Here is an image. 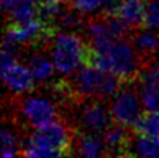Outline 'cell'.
Here are the masks:
<instances>
[{"mask_svg": "<svg viewBox=\"0 0 159 158\" xmlns=\"http://www.w3.org/2000/svg\"><path fill=\"white\" fill-rule=\"evenodd\" d=\"M88 42H84L77 34H57L53 39L52 60L56 70L63 74H71L84 64V55Z\"/></svg>", "mask_w": 159, "mask_h": 158, "instance_id": "obj_1", "label": "cell"}, {"mask_svg": "<svg viewBox=\"0 0 159 158\" xmlns=\"http://www.w3.org/2000/svg\"><path fill=\"white\" fill-rule=\"evenodd\" d=\"M84 105L80 109L77 118L80 132L88 133H103L115 120L112 116V111L106 108L101 98H91L82 101Z\"/></svg>", "mask_w": 159, "mask_h": 158, "instance_id": "obj_2", "label": "cell"}, {"mask_svg": "<svg viewBox=\"0 0 159 158\" xmlns=\"http://www.w3.org/2000/svg\"><path fill=\"white\" fill-rule=\"evenodd\" d=\"M31 139L36 144L48 146V147L60 150L66 154H70L73 147V142L75 139V133L63 122L52 120L49 123L39 126L35 129Z\"/></svg>", "mask_w": 159, "mask_h": 158, "instance_id": "obj_3", "label": "cell"}, {"mask_svg": "<svg viewBox=\"0 0 159 158\" xmlns=\"http://www.w3.org/2000/svg\"><path fill=\"white\" fill-rule=\"evenodd\" d=\"M131 84L133 83H126L119 90V92L113 97V102L110 106L113 120L129 128H133L141 114L140 100L137 92L133 90Z\"/></svg>", "mask_w": 159, "mask_h": 158, "instance_id": "obj_4", "label": "cell"}, {"mask_svg": "<svg viewBox=\"0 0 159 158\" xmlns=\"http://www.w3.org/2000/svg\"><path fill=\"white\" fill-rule=\"evenodd\" d=\"M21 115L31 128L39 126L55 120L57 116V108L52 101L41 97H28L18 104Z\"/></svg>", "mask_w": 159, "mask_h": 158, "instance_id": "obj_5", "label": "cell"}, {"mask_svg": "<svg viewBox=\"0 0 159 158\" xmlns=\"http://www.w3.org/2000/svg\"><path fill=\"white\" fill-rule=\"evenodd\" d=\"M2 77L8 88L17 94L30 92L35 88V84H34L35 78H34L31 69L17 63V62H14L6 72L2 73Z\"/></svg>", "mask_w": 159, "mask_h": 158, "instance_id": "obj_6", "label": "cell"}, {"mask_svg": "<svg viewBox=\"0 0 159 158\" xmlns=\"http://www.w3.org/2000/svg\"><path fill=\"white\" fill-rule=\"evenodd\" d=\"M130 38H131L130 42L135 48L144 63L157 59L159 55V34L145 31V28L144 31H141V28H138Z\"/></svg>", "mask_w": 159, "mask_h": 158, "instance_id": "obj_7", "label": "cell"}, {"mask_svg": "<svg viewBox=\"0 0 159 158\" xmlns=\"http://www.w3.org/2000/svg\"><path fill=\"white\" fill-rule=\"evenodd\" d=\"M113 16L121 18L133 30L143 28L145 17V0H120Z\"/></svg>", "mask_w": 159, "mask_h": 158, "instance_id": "obj_8", "label": "cell"}, {"mask_svg": "<svg viewBox=\"0 0 159 158\" xmlns=\"http://www.w3.org/2000/svg\"><path fill=\"white\" fill-rule=\"evenodd\" d=\"M78 154L82 158H105L109 153L103 137L96 133L78 132L75 133Z\"/></svg>", "mask_w": 159, "mask_h": 158, "instance_id": "obj_9", "label": "cell"}, {"mask_svg": "<svg viewBox=\"0 0 159 158\" xmlns=\"http://www.w3.org/2000/svg\"><path fill=\"white\" fill-rule=\"evenodd\" d=\"M102 134H103L105 144L109 151H116V153L127 151L130 140H131L129 126H124L119 122H113Z\"/></svg>", "mask_w": 159, "mask_h": 158, "instance_id": "obj_10", "label": "cell"}, {"mask_svg": "<svg viewBox=\"0 0 159 158\" xmlns=\"http://www.w3.org/2000/svg\"><path fill=\"white\" fill-rule=\"evenodd\" d=\"M131 130L138 137L159 136V109H148L141 112Z\"/></svg>", "mask_w": 159, "mask_h": 158, "instance_id": "obj_11", "label": "cell"}, {"mask_svg": "<svg viewBox=\"0 0 159 158\" xmlns=\"http://www.w3.org/2000/svg\"><path fill=\"white\" fill-rule=\"evenodd\" d=\"M28 67L34 74V78L39 83L49 80L55 73V64L50 63L42 53H34L28 59Z\"/></svg>", "mask_w": 159, "mask_h": 158, "instance_id": "obj_12", "label": "cell"}, {"mask_svg": "<svg viewBox=\"0 0 159 158\" xmlns=\"http://www.w3.org/2000/svg\"><path fill=\"white\" fill-rule=\"evenodd\" d=\"M38 3H20L13 10H10V22L17 24H25L32 20L38 18Z\"/></svg>", "mask_w": 159, "mask_h": 158, "instance_id": "obj_13", "label": "cell"}, {"mask_svg": "<svg viewBox=\"0 0 159 158\" xmlns=\"http://www.w3.org/2000/svg\"><path fill=\"white\" fill-rule=\"evenodd\" d=\"M137 150L145 158H159V136L138 137Z\"/></svg>", "mask_w": 159, "mask_h": 158, "instance_id": "obj_14", "label": "cell"}, {"mask_svg": "<svg viewBox=\"0 0 159 158\" xmlns=\"http://www.w3.org/2000/svg\"><path fill=\"white\" fill-rule=\"evenodd\" d=\"M143 28L159 30V0H145V17Z\"/></svg>", "mask_w": 159, "mask_h": 158, "instance_id": "obj_15", "label": "cell"}, {"mask_svg": "<svg viewBox=\"0 0 159 158\" xmlns=\"http://www.w3.org/2000/svg\"><path fill=\"white\" fill-rule=\"evenodd\" d=\"M2 139H3L2 158H16L17 153H18V139L8 129H3Z\"/></svg>", "mask_w": 159, "mask_h": 158, "instance_id": "obj_16", "label": "cell"}, {"mask_svg": "<svg viewBox=\"0 0 159 158\" xmlns=\"http://www.w3.org/2000/svg\"><path fill=\"white\" fill-rule=\"evenodd\" d=\"M28 146L34 150L35 156L38 158H67L69 154L63 153L60 150H56V148H52V147H48V146H42V144H36L31 137L24 140Z\"/></svg>", "mask_w": 159, "mask_h": 158, "instance_id": "obj_17", "label": "cell"}, {"mask_svg": "<svg viewBox=\"0 0 159 158\" xmlns=\"http://www.w3.org/2000/svg\"><path fill=\"white\" fill-rule=\"evenodd\" d=\"M107 0H69L70 7L78 14H89L96 8L103 7Z\"/></svg>", "mask_w": 159, "mask_h": 158, "instance_id": "obj_18", "label": "cell"}, {"mask_svg": "<svg viewBox=\"0 0 159 158\" xmlns=\"http://www.w3.org/2000/svg\"><path fill=\"white\" fill-rule=\"evenodd\" d=\"M21 148H22V157H24V158H38L35 156V153H34V150L25 142H22Z\"/></svg>", "mask_w": 159, "mask_h": 158, "instance_id": "obj_19", "label": "cell"}, {"mask_svg": "<svg viewBox=\"0 0 159 158\" xmlns=\"http://www.w3.org/2000/svg\"><path fill=\"white\" fill-rule=\"evenodd\" d=\"M17 3H18V0H2L3 10H4V11H10V10H13V8L17 6Z\"/></svg>", "mask_w": 159, "mask_h": 158, "instance_id": "obj_20", "label": "cell"}, {"mask_svg": "<svg viewBox=\"0 0 159 158\" xmlns=\"http://www.w3.org/2000/svg\"><path fill=\"white\" fill-rule=\"evenodd\" d=\"M115 158H137V157L133 156V154L129 153V151H123V153H119Z\"/></svg>", "mask_w": 159, "mask_h": 158, "instance_id": "obj_21", "label": "cell"}, {"mask_svg": "<svg viewBox=\"0 0 159 158\" xmlns=\"http://www.w3.org/2000/svg\"><path fill=\"white\" fill-rule=\"evenodd\" d=\"M59 2H64V0H59Z\"/></svg>", "mask_w": 159, "mask_h": 158, "instance_id": "obj_22", "label": "cell"}]
</instances>
